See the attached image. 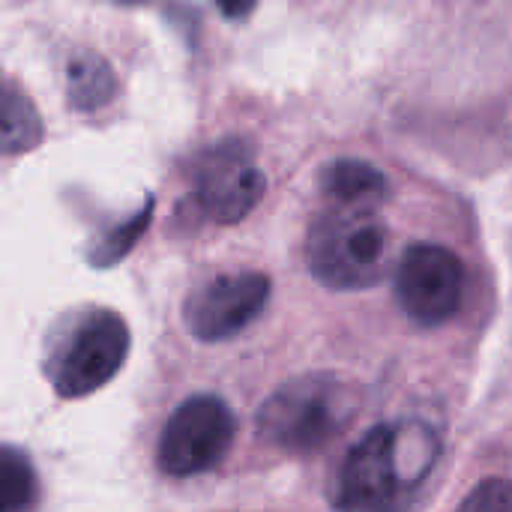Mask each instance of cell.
Returning a JSON list of instances; mask_svg holds the SVG:
<instances>
[{
    "mask_svg": "<svg viewBox=\"0 0 512 512\" xmlns=\"http://www.w3.org/2000/svg\"><path fill=\"white\" fill-rule=\"evenodd\" d=\"M357 390L336 375H303L282 384L258 411V432L288 453H315L357 417Z\"/></svg>",
    "mask_w": 512,
    "mask_h": 512,
    "instance_id": "cell-2",
    "label": "cell"
},
{
    "mask_svg": "<svg viewBox=\"0 0 512 512\" xmlns=\"http://www.w3.org/2000/svg\"><path fill=\"white\" fill-rule=\"evenodd\" d=\"M153 216V201H147V207H141L132 219H126L123 225L111 228L102 240H96L93 252H90V264L93 267H111L114 261H120L141 237V231H147Z\"/></svg>",
    "mask_w": 512,
    "mask_h": 512,
    "instance_id": "cell-13",
    "label": "cell"
},
{
    "mask_svg": "<svg viewBox=\"0 0 512 512\" xmlns=\"http://www.w3.org/2000/svg\"><path fill=\"white\" fill-rule=\"evenodd\" d=\"M36 498V471L27 453L0 447V512L30 510Z\"/></svg>",
    "mask_w": 512,
    "mask_h": 512,
    "instance_id": "cell-12",
    "label": "cell"
},
{
    "mask_svg": "<svg viewBox=\"0 0 512 512\" xmlns=\"http://www.w3.org/2000/svg\"><path fill=\"white\" fill-rule=\"evenodd\" d=\"M66 90H69V102L78 111H99L114 99L117 78L105 57L93 51H81L66 66Z\"/></svg>",
    "mask_w": 512,
    "mask_h": 512,
    "instance_id": "cell-10",
    "label": "cell"
},
{
    "mask_svg": "<svg viewBox=\"0 0 512 512\" xmlns=\"http://www.w3.org/2000/svg\"><path fill=\"white\" fill-rule=\"evenodd\" d=\"M42 141L39 111L27 96L0 84V156L27 153Z\"/></svg>",
    "mask_w": 512,
    "mask_h": 512,
    "instance_id": "cell-11",
    "label": "cell"
},
{
    "mask_svg": "<svg viewBox=\"0 0 512 512\" xmlns=\"http://www.w3.org/2000/svg\"><path fill=\"white\" fill-rule=\"evenodd\" d=\"M129 327L111 309H90L54 339L45 372L63 399H84L102 390L126 363Z\"/></svg>",
    "mask_w": 512,
    "mask_h": 512,
    "instance_id": "cell-4",
    "label": "cell"
},
{
    "mask_svg": "<svg viewBox=\"0 0 512 512\" xmlns=\"http://www.w3.org/2000/svg\"><path fill=\"white\" fill-rule=\"evenodd\" d=\"M438 438L423 423H384L363 435L339 474L348 512H399L438 462Z\"/></svg>",
    "mask_w": 512,
    "mask_h": 512,
    "instance_id": "cell-1",
    "label": "cell"
},
{
    "mask_svg": "<svg viewBox=\"0 0 512 512\" xmlns=\"http://www.w3.org/2000/svg\"><path fill=\"white\" fill-rule=\"evenodd\" d=\"M321 192L330 207L378 210L387 201V177L360 159H336L321 171Z\"/></svg>",
    "mask_w": 512,
    "mask_h": 512,
    "instance_id": "cell-9",
    "label": "cell"
},
{
    "mask_svg": "<svg viewBox=\"0 0 512 512\" xmlns=\"http://www.w3.org/2000/svg\"><path fill=\"white\" fill-rule=\"evenodd\" d=\"M396 297L411 321L441 327L459 312L465 297L462 261L435 243L411 246L396 270Z\"/></svg>",
    "mask_w": 512,
    "mask_h": 512,
    "instance_id": "cell-7",
    "label": "cell"
},
{
    "mask_svg": "<svg viewBox=\"0 0 512 512\" xmlns=\"http://www.w3.org/2000/svg\"><path fill=\"white\" fill-rule=\"evenodd\" d=\"M309 270L336 291H363L384 279L390 231L378 210L327 207L309 228Z\"/></svg>",
    "mask_w": 512,
    "mask_h": 512,
    "instance_id": "cell-3",
    "label": "cell"
},
{
    "mask_svg": "<svg viewBox=\"0 0 512 512\" xmlns=\"http://www.w3.org/2000/svg\"><path fill=\"white\" fill-rule=\"evenodd\" d=\"M264 189V171L243 141H219L192 162V198L213 222L246 219L264 198Z\"/></svg>",
    "mask_w": 512,
    "mask_h": 512,
    "instance_id": "cell-6",
    "label": "cell"
},
{
    "mask_svg": "<svg viewBox=\"0 0 512 512\" xmlns=\"http://www.w3.org/2000/svg\"><path fill=\"white\" fill-rule=\"evenodd\" d=\"M237 435L225 399L201 393L186 399L165 423L156 462L168 477H198L222 465Z\"/></svg>",
    "mask_w": 512,
    "mask_h": 512,
    "instance_id": "cell-5",
    "label": "cell"
},
{
    "mask_svg": "<svg viewBox=\"0 0 512 512\" xmlns=\"http://www.w3.org/2000/svg\"><path fill=\"white\" fill-rule=\"evenodd\" d=\"M456 512H512V483L501 477L477 483Z\"/></svg>",
    "mask_w": 512,
    "mask_h": 512,
    "instance_id": "cell-14",
    "label": "cell"
},
{
    "mask_svg": "<svg viewBox=\"0 0 512 512\" xmlns=\"http://www.w3.org/2000/svg\"><path fill=\"white\" fill-rule=\"evenodd\" d=\"M270 279L264 273H228L201 285L186 300V327L201 342H225L243 333L267 306Z\"/></svg>",
    "mask_w": 512,
    "mask_h": 512,
    "instance_id": "cell-8",
    "label": "cell"
}]
</instances>
